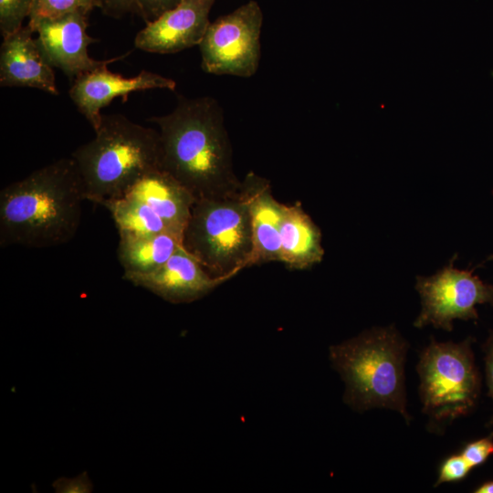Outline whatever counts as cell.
<instances>
[{"label": "cell", "mask_w": 493, "mask_h": 493, "mask_svg": "<svg viewBox=\"0 0 493 493\" xmlns=\"http://www.w3.org/2000/svg\"><path fill=\"white\" fill-rule=\"evenodd\" d=\"M119 236L118 257L123 268L122 278L157 269L182 246V236L171 232Z\"/></svg>", "instance_id": "17"}, {"label": "cell", "mask_w": 493, "mask_h": 493, "mask_svg": "<svg viewBox=\"0 0 493 493\" xmlns=\"http://www.w3.org/2000/svg\"><path fill=\"white\" fill-rule=\"evenodd\" d=\"M85 199L106 205L160 168V134L121 114L103 115L95 137L71 154Z\"/></svg>", "instance_id": "4"}, {"label": "cell", "mask_w": 493, "mask_h": 493, "mask_svg": "<svg viewBox=\"0 0 493 493\" xmlns=\"http://www.w3.org/2000/svg\"><path fill=\"white\" fill-rule=\"evenodd\" d=\"M481 350L484 354L485 377L488 388V395L493 402V329L489 330L488 337L481 345ZM486 426L488 428L493 426V412L489 420L487 422Z\"/></svg>", "instance_id": "25"}, {"label": "cell", "mask_w": 493, "mask_h": 493, "mask_svg": "<svg viewBox=\"0 0 493 493\" xmlns=\"http://www.w3.org/2000/svg\"><path fill=\"white\" fill-rule=\"evenodd\" d=\"M476 339L462 341H436L433 337L420 351L416 371L422 412L427 416V429L441 435L459 417L476 408L482 379L472 349Z\"/></svg>", "instance_id": "6"}, {"label": "cell", "mask_w": 493, "mask_h": 493, "mask_svg": "<svg viewBox=\"0 0 493 493\" xmlns=\"http://www.w3.org/2000/svg\"><path fill=\"white\" fill-rule=\"evenodd\" d=\"M28 25L3 38L0 48V86L35 88L58 95L53 67Z\"/></svg>", "instance_id": "13"}, {"label": "cell", "mask_w": 493, "mask_h": 493, "mask_svg": "<svg viewBox=\"0 0 493 493\" xmlns=\"http://www.w3.org/2000/svg\"><path fill=\"white\" fill-rule=\"evenodd\" d=\"M86 200L73 158H60L0 192V246L43 248L77 234Z\"/></svg>", "instance_id": "2"}, {"label": "cell", "mask_w": 493, "mask_h": 493, "mask_svg": "<svg viewBox=\"0 0 493 493\" xmlns=\"http://www.w3.org/2000/svg\"><path fill=\"white\" fill-rule=\"evenodd\" d=\"M33 0H0V31L3 38L21 28L29 16Z\"/></svg>", "instance_id": "20"}, {"label": "cell", "mask_w": 493, "mask_h": 493, "mask_svg": "<svg viewBox=\"0 0 493 493\" xmlns=\"http://www.w3.org/2000/svg\"><path fill=\"white\" fill-rule=\"evenodd\" d=\"M141 17L145 23L157 19L163 13L177 6L182 0H137Z\"/></svg>", "instance_id": "23"}, {"label": "cell", "mask_w": 493, "mask_h": 493, "mask_svg": "<svg viewBox=\"0 0 493 493\" xmlns=\"http://www.w3.org/2000/svg\"><path fill=\"white\" fill-rule=\"evenodd\" d=\"M458 255L432 276H416L415 289L421 298V311L414 321L417 329L432 325L446 331L453 330L455 320H478L477 306H493V284L475 275V270L454 267Z\"/></svg>", "instance_id": "7"}, {"label": "cell", "mask_w": 493, "mask_h": 493, "mask_svg": "<svg viewBox=\"0 0 493 493\" xmlns=\"http://www.w3.org/2000/svg\"><path fill=\"white\" fill-rule=\"evenodd\" d=\"M105 207L110 212L119 235L173 233L149 205L129 194L109 203Z\"/></svg>", "instance_id": "18"}, {"label": "cell", "mask_w": 493, "mask_h": 493, "mask_svg": "<svg viewBox=\"0 0 493 493\" xmlns=\"http://www.w3.org/2000/svg\"><path fill=\"white\" fill-rule=\"evenodd\" d=\"M126 194L149 205L172 232L180 236L196 200L189 190L161 168L145 173Z\"/></svg>", "instance_id": "15"}, {"label": "cell", "mask_w": 493, "mask_h": 493, "mask_svg": "<svg viewBox=\"0 0 493 493\" xmlns=\"http://www.w3.org/2000/svg\"><path fill=\"white\" fill-rule=\"evenodd\" d=\"M408 341L393 324L373 327L329 348L333 369L345 383L343 402L357 412L396 411L407 425L404 364Z\"/></svg>", "instance_id": "3"}, {"label": "cell", "mask_w": 493, "mask_h": 493, "mask_svg": "<svg viewBox=\"0 0 493 493\" xmlns=\"http://www.w3.org/2000/svg\"><path fill=\"white\" fill-rule=\"evenodd\" d=\"M87 14L75 12L38 22L34 27L37 42L53 68H57L72 79L97 68L120 60L127 54L107 60L89 57V45L98 42L88 35Z\"/></svg>", "instance_id": "9"}, {"label": "cell", "mask_w": 493, "mask_h": 493, "mask_svg": "<svg viewBox=\"0 0 493 493\" xmlns=\"http://www.w3.org/2000/svg\"><path fill=\"white\" fill-rule=\"evenodd\" d=\"M108 65L97 68L74 79L68 94L78 110L86 118L94 131L101 121V110L113 100H127L131 93L152 89L174 90L176 82L162 75L142 70L138 75L126 78L111 72Z\"/></svg>", "instance_id": "10"}, {"label": "cell", "mask_w": 493, "mask_h": 493, "mask_svg": "<svg viewBox=\"0 0 493 493\" xmlns=\"http://www.w3.org/2000/svg\"><path fill=\"white\" fill-rule=\"evenodd\" d=\"M253 236L252 264L281 261L280 228L284 204L272 195L269 182L250 172L242 181Z\"/></svg>", "instance_id": "14"}, {"label": "cell", "mask_w": 493, "mask_h": 493, "mask_svg": "<svg viewBox=\"0 0 493 493\" xmlns=\"http://www.w3.org/2000/svg\"><path fill=\"white\" fill-rule=\"evenodd\" d=\"M98 7L110 16L119 18L126 14H136L141 16L137 0H97Z\"/></svg>", "instance_id": "24"}, {"label": "cell", "mask_w": 493, "mask_h": 493, "mask_svg": "<svg viewBox=\"0 0 493 493\" xmlns=\"http://www.w3.org/2000/svg\"><path fill=\"white\" fill-rule=\"evenodd\" d=\"M460 454L472 469L483 465L493 455V433L467 443Z\"/></svg>", "instance_id": "22"}, {"label": "cell", "mask_w": 493, "mask_h": 493, "mask_svg": "<svg viewBox=\"0 0 493 493\" xmlns=\"http://www.w3.org/2000/svg\"><path fill=\"white\" fill-rule=\"evenodd\" d=\"M214 0H182L174 8L147 23L136 35L137 48L158 54H173L199 46L210 24Z\"/></svg>", "instance_id": "11"}, {"label": "cell", "mask_w": 493, "mask_h": 493, "mask_svg": "<svg viewBox=\"0 0 493 493\" xmlns=\"http://www.w3.org/2000/svg\"><path fill=\"white\" fill-rule=\"evenodd\" d=\"M472 468L460 453L451 455L441 463L435 487L443 483L460 482L468 476Z\"/></svg>", "instance_id": "21"}, {"label": "cell", "mask_w": 493, "mask_h": 493, "mask_svg": "<svg viewBox=\"0 0 493 493\" xmlns=\"http://www.w3.org/2000/svg\"><path fill=\"white\" fill-rule=\"evenodd\" d=\"M96 6L97 0H33L27 25L33 30L42 20L55 19L75 12L88 15Z\"/></svg>", "instance_id": "19"}, {"label": "cell", "mask_w": 493, "mask_h": 493, "mask_svg": "<svg viewBox=\"0 0 493 493\" xmlns=\"http://www.w3.org/2000/svg\"><path fill=\"white\" fill-rule=\"evenodd\" d=\"M280 238L281 262L290 269H306L323 258L320 229L299 203L284 205Z\"/></svg>", "instance_id": "16"}, {"label": "cell", "mask_w": 493, "mask_h": 493, "mask_svg": "<svg viewBox=\"0 0 493 493\" xmlns=\"http://www.w3.org/2000/svg\"><path fill=\"white\" fill-rule=\"evenodd\" d=\"M171 303H189L226 282L212 277L182 246L157 269L123 277Z\"/></svg>", "instance_id": "12"}, {"label": "cell", "mask_w": 493, "mask_h": 493, "mask_svg": "<svg viewBox=\"0 0 493 493\" xmlns=\"http://www.w3.org/2000/svg\"><path fill=\"white\" fill-rule=\"evenodd\" d=\"M263 13L251 0L210 22L199 44L201 67L215 75L252 77L261 57Z\"/></svg>", "instance_id": "8"}, {"label": "cell", "mask_w": 493, "mask_h": 493, "mask_svg": "<svg viewBox=\"0 0 493 493\" xmlns=\"http://www.w3.org/2000/svg\"><path fill=\"white\" fill-rule=\"evenodd\" d=\"M475 493H493V480H487L474 490Z\"/></svg>", "instance_id": "26"}, {"label": "cell", "mask_w": 493, "mask_h": 493, "mask_svg": "<svg viewBox=\"0 0 493 493\" xmlns=\"http://www.w3.org/2000/svg\"><path fill=\"white\" fill-rule=\"evenodd\" d=\"M182 247L212 277L225 281L253 266L251 218L242 185L236 194L195 200Z\"/></svg>", "instance_id": "5"}, {"label": "cell", "mask_w": 493, "mask_h": 493, "mask_svg": "<svg viewBox=\"0 0 493 493\" xmlns=\"http://www.w3.org/2000/svg\"><path fill=\"white\" fill-rule=\"evenodd\" d=\"M149 121L160 129V168L196 199L240 192L242 182L234 171L223 110L215 99L178 96L172 112Z\"/></svg>", "instance_id": "1"}]
</instances>
